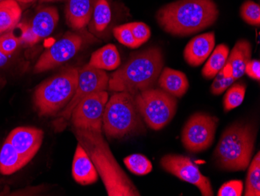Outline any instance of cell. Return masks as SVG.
Wrapping results in <instances>:
<instances>
[{
	"instance_id": "obj_28",
	"label": "cell",
	"mask_w": 260,
	"mask_h": 196,
	"mask_svg": "<svg viewBox=\"0 0 260 196\" xmlns=\"http://www.w3.org/2000/svg\"><path fill=\"white\" fill-rule=\"evenodd\" d=\"M240 14L247 24L257 27L260 25V7L252 0H247L242 4Z\"/></svg>"
},
{
	"instance_id": "obj_34",
	"label": "cell",
	"mask_w": 260,
	"mask_h": 196,
	"mask_svg": "<svg viewBox=\"0 0 260 196\" xmlns=\"http://www.w3.org/2000/svg\"><path fill=\"white\" fill-rule=\"evenodd\" d=\"M245 74L251 78L259 81L260 80V62L258 60H252L246 64Z\"/></svg>"
},
{
	"instance_id": "obj_24",
	"label": "cell",
	"mask_w": 260,
	"mask_h": 196,
	"mask_svg": "<svg viewBox=\"0 0 260 196\" xmlns=\"http://www.w3.org/2000/svg\"><path fill=\"white\" fill-rule=\"evenodd\" d=\"M112 20L110 6L106 0H98L93 7L90 20V29L93 33L99 34L105 32Z\"/></svg>"
},
{
	"instance_id": "obj_12",
	"label": "cell",
	"mask_w": 260,
	"mask_h": 196,
	"mask_svg": "<svg viewBox=\"0 0 260 196\" xmlns=\"http://www.w3.org/2000/svg\"><path fill=\"white\" fill-rule=\"evenodd\" d=\"M82 45L81 36L77 34L67 33L41 55L34 71L39 74L62 65L75 57Z\"/></svg>"
},
{
	"instance_id": "obj_35",
	"label": "cell",
	"mask_w": 260,
	"mask_h": 196,
	"mask_svg": "<svg viewBox=\"0 0 260 196\" xmlns=\"http://www.w3.org/2000/svg\"><path fill=\"white\" fill-rule=\"evenodd\" d=\"M20 29H21V36H20V40L21 43H25L27 45H33L37 43L38 40L34 36L33 32H31L30 25L27 24H20Z\"/></svg>"
},
{
	"instance_id": "obj_21",
	"label": "cell",
	"mask_w": 260,
	"mask_h": 196,
	"mask_svg": "<svg viewBox=\"0 0 260 196\" xmlns=\"http://www.w3.org/2000/svg\"><path fill=\"white\" fill-rule=\"evenodd\" d=\"M29 162L14 149L8 140H6L0 151V173L2 175H13Z\"/></svg>"
},
{
	"instance_id": "obj_27",
	"label": "cell",
	"mask_w": 260,
	"mask_h": 196,
	"mask_svg": "<svg viewBox=\"0 0 260 196\" xmlns=\"http://www.w3.org/2000/svg\"><path fill=\"white\" fill-rule=\"evenodd\" d=\"M124 163L130 172L138 176L148 175L153 170L151 162L144 155H130L124 159Z\"/></svg>"
},
{
	"instance_id": "obj_31",
	"label": "cell",
	"mask_w": 260,
	"mask_h": 196,
	"mask_svg": "<svg viewBox=\"0 0 260 196\" xmlns=\"http://www.w3.org/2000/svg\"><path fill=\"white\" fill-rule=\"evenodd\" d=\"M20 44V38L16 36L13 32H8L4 34V36H0V50L9 57L15 52Z\"/></svg>"
},
{
	"instance_id": "obj_19",
	"label": "cell",
	"mask_w": 260,
	"mask_h": 196,
	"mask_svg": "<svg viewBox=\"0 0 260 196\" xmlns=\"http://www.w3.org/2000/svg\"><path fill=\"white\" fill-rule=\"evenodd\" d=\"M252 45L249 41L241 39L235 43V46L229 52L226 64L231 67L232 76L235 80L245 74L246 64L252 58Z\"/></svg>"
},
{
	"instance_id": "obj_16",
	"label": "cell",
	"mask_w": 260,
	"mask_h": 196,
	"mask_svg": "<svg viewBox=\"0 0 260 196\" xmlns=\"http://www.w3.org/2000/svg\"><path fill=\"white\" fill-rule=\"evenodd\" d=\"M93 9L91 0H68L66 8L67 24L74 30L84 29L91 20Z\"/></svg>"
},
{
	"instance_id": "obj_9",
	"label": "cell",
	"mask_w": 260,
	"mask_h": 196,
	"mask_svg": "<svg viewBox=\"0 0 260 196\" xmlns=\"http://www.w3.org/2000/svg\"><path fill=\"white\" fill-rule=\"evenodd\" d=\"M160 163L161 167L171 175L197 186L202 195H214L210 179L203 175L198 166L188 156L165 155L160 159Z\"/></svg>"
},
{
	"instance_id": "obj_3",
	"label": "cell",
	"mask_w": 260,
	"mask_h": 196,
	"mask_svg": "<svg viewBox=\"0 0 260 196\" xmlns=\"http://www.w3.org/2000/svg\"><path fill=\"white\" fill-rule=\"evenodd\" d=\"M163 52L156 46L136 52L109 77V89L137 94L152 89L164 68Z\"/></svg>"
},
{
	"instance_id": "obj_2",
	"label": "cell",
	"mask_w": 260,
	"mask_h": 196,
	"mask_svg": "<svg viewBox=\"0 0 260 196\" xmlns=\"http://www.w3.org/2000/svg\"><path fill=\"white\" fill-rule=\"evenodd\" d=\"M75 134L95 166L108 195H140L137 187L114 157L102 131L76 128Z\"/></svg>"
},
{
	"instance_id": "obj_1",
	"label": "cell",
	"mask_w": 260,
	"mask_h": 196,
	"mask_svg": "<svg viewBox=\"0 0 260 196\" xmlns=\"http://www.w3.org/2000/svg\"><path fill=\"white\" fill-rule=\"evenodd\" d=\"M218 17L214 0H177L160 7L156 20L165 32L185 37L213 25Z\"/></svg>"
},
{
	"instance_id": "obj_39",
	"label": "cell",
	"mask_w": 260,
	"mask_h": 196,
	"mask_svg": "<svg viewBox=\"0 0 260 196\" xmlns=\"http://www.w3.org/2000/svg\"><path fill=\"white\" fill-rule=\"evenodd\" d=\"M2 1H4V0H0V3L2 2Z\"/></svg>"
},
{
	"instance_id": "obj_26",
	"label": "cell",
	"mask_w": 260,
	"mask_h": 196,
	"mask_svg": "<svg viewBox=\"0 0 260 196\" xmlns=\"http://www.w3.org/2000/svg\"><path fill=\"white\" fill-rule=\"evenodd\" d=\"M226 91L223 101V110L229 112L242 105L245 99L246 86L242 83H236L232 84Z\"/></svg>"
},
{
	"instance_id": "obj_23",
	"label": "cell",
	"mask_w": 260,
	"mask_h": 196,
	"mask_svg": "<svg viewBox=\"0 0 260 196\" xmlns=\"http://www.w3.org/2000/svg\"><path fill=\"white\" fill-rule=\"evenodd\" d=\"M22 10L16 0H4L0 3V34L18 24Z\"/></svg>"
},
{
	"instance_id": "obj_32",
	"label": "cell",
	"mask_w": 260,
	"mask_h": 196,
	"mask_svg": "<svg viewBox=\"0 0 260 196\" xmlns=\"http://www.w3.org/2000/svg\"><path fill=\"white\" fill-rule=\"evenodd\" d=\"M130 30L132 32L134 39L140 45H143L149 40L151 36L150 27L143 22H134L128 24Z\"/></svg>"
},
{
	"instance_id": "obj_14",
	"label": "cell",
	"mask_w": 260,
	"mask_h": 196,
	"mask_svg": "<svg viewBox=\"0 0 260 196\" xmlns=\"http://www.w3.org/2000/svg\"><path fill=\"white\" fill-rule=\"evenodd\" d=\"M215 46V33L207 32L196 36L184 49V59L191 67L202 65L210 57Z\"/></svg>"
},
{
	"instance_id": "obj_20",
	"label": "cell",
	"mask_w": 260,
	"mask_h": 196,
	"mask_svg": "<svg viewBox=\"0 0 260 196\" xmlns=\"http://www.w3.org/2000/svg\"><path fill=\"white\" fill-rule=\"evenodd\" d=\"M88 64L103 71H113L120 66V55L115 45L109 44L93 52Z\"/></svg>"
},
{
	"instance_id": "obj_4",
	"label": "cell",
	"mask_w": 260,
	"mask_h": 196,
	"mask_svg": "<svg viewBox=\"0 0 260 196\" xmlns=\"http://www.w3.org/2000/svg\"><path fill=\"white\" fill-rule=\"evenodd\" d=\"M257 130L255 126L236 122L222 133L214 149V164L223 171H244L252 159Z\"/></svg>"
},
{
	"instance_id": "obj_22",
	"label": "cell",
	"mask_w": 260,
	"mask_h": 196,
	"mask_svg": "<svg viewBox=\"0 0 260 196\" xmlns=\"http://www.w3.org/2000/svg\"><path fill=\"white\" fill-rule=\"evenodd\" d=\"M229 46L226 44H220L213 50L208 57L202 70V75L207 79L214 78L221 71L229 58Z\"/></svg>"
},
{
	"instance_id": "obj_8",
	"label": "cell",
	"mask_w": 260,
	"mask_h": 196,
	"mask_svg": "<svg viewBox=\"0 0 260 196\" xmlns=\"http://www.w3.org/2000/svg\"><path fill=\"white\" fill-rule=\"evenodd\" d=\"M219 119L205 113H196L184 125L181 141L187 151L200 153L213 145Z\"/></svg>"
},
{
	"instance_id": "obj_33",
	"label": "cell",
	"mask_w": 260,
	"mask_h": 196,
	"mask_svg": "<svg viewBox=\"0 0 260 196\" xmlns=\"http://www.w3.org/2000/svg\"><path fill=\"white\" fill-rule=\"evenodd\" d=\"M243 182L240 180H232L223 184L218 192V196H241L243 193Z\"/></svg>"
},
{
	"instance_id": "obj_37",
	"label": "cell",
	"mask_w": 260,
	"mask_h": 196,
	"mask_svg": "<svg viewBox=\"0 0 260 196\" xmlns=\"http://www.w3.org/2000/svg\"><path fill=\"white\" fill-rule=\"evenodd\" d=\"M17 2L23 3V4H28L33 2L34 0H16Z\"/></svg>"
},
{
	"instance_id": "obj_30",
	"label": "cell",
	"mask_w": 260,
	"mask_h": 196,
	"mask_svg": "<svg viewBox=\"0 0 260 196\" xmlns=\"http://www.w3.org/2000/svg\"><path fill=\"white\" fill-rule=\"evenodd\" d=\"M214 78V82L212 83L210 87V92L214 96H219L223 93L235 81L232 75L226 76L223 74V70L218 72Z\"/></svg>"
},
{
	"instance_id": "obj_7",
	"label": "cell",
	"mask_w": 260,
	"mask_h": 196,
	"mask_svg": "<svg viewBox=\"0 0 260 196\" xmlns=\"http://www.w3.org/2000/svg\"><path fill=\"white\" fill-rule=\"evenodd\" d=\"M137 109L149 128L159 131L173 120L178 101L161 89H149L135 96Z\"/></svg>"
},
{
	"instance_id": "obj_25",
	"label": "cell",
	"mask_w": 260,
	"mask_h": 196,
	"mask_svg": "<svg viewBox=\"0 0 260 196\" xmlns=\"http://www.w3.org/2000/svg\"><path fill=\"white\" fill-rule=\"evenodd\" d=\"M245 180V196L260 195V153L258 152L249 163Z\"/></svg>"
},
{
	"instance_id": "obj_15",
	"label": "cell",
	"mask_w": 260,
	"mask_h": 196,
	"mask_svg": "<svg viewBox=\"0 0 260 196\" xmlns=\"http://www.w3.org/2000/svg\"><path fill=\"white\" fill-rule=\"evenodd\" d=\"M72 174L74 179L81 185H89L97 182L99 173L84 147L78 143L74 160Z\"/></svg>"
},
{
	"instance_id": "obj_38",
	"label": "cell",
	"mask_w": 260,
	"mask_h": 196,
	"mask_svg": "<svg viewBox=\"0 0 260 196\" xmlns=\"http://www.w3.org/2000/svg\"><path fill=\"white\" fill-rule=\"evenodd\" d=\"M56 1H62V0H40L41 3L56 2Z\"/></svg>"
},
{
	"instance_id": "obj_13",
	"label": "cell",
	"mask_w": 260,
	"mask_h": 196,
	"mask_svg": "<svg viewBox=\"0 0 260 196\" xmlns=\"http://www.w3.org/2000/svg\"><path fill=\"white\" fill-rule=\"evenodd\" d=\"M43 137L42 130L29 127H19L10 133L7 140L23 157L30 161L40 149Z\"/></svg>"
},
{
	"instance_id": "obj_17",
	"label": "cell",
	"mask_w": 260,
	"mask_h": 196,
	"mask_svg": "<svg viewBox=\"0 0 260 196\" xmlns=\"http://www.w3.org/2000/svg\"><path fill=\"white\" fill-rule=\"evenodd\" d=\"M157 82L162 90L175 98L182 97L189 87L187 76L183 72L169 67L163 68Z\"/></svg>"
},
{
	"instance_id": "obj_5",
	"label": "cell",
	"mask_w": 260,
	"mask_h": 196,
	"mask_svg": "<svg viewBox=\"0 0 260 196\" xmlns=\"http://www.w3.org/2000/svg\"><path fill=\"white\" fill-rule=\"evenodd\" d=\"M136 94L117 92L105 105L102 128L111 138H122L144 131V126L137 109Z\"/></svg>"
},
{
	"instance_id": "obj_29",
	"label": "cell",
	"mask_w": 260,
	"mask_h": 196,
	"mask_svg": "<svg viewBox=\"0 0 260 196\" xmlns=\"http://www.w3.org/2000/svg\"><path fill=\"white\" fill-rule=\"evenodd\" d=\"M113 33L118 42L125 45L127 47L131 48V49L140 47V44L134 39L128 24L115 27Z\"/></svg>"
},
{
	"instance_id": "obj_11",
	"label": "cell",
	"mask_w": 260,
	"mask_h": 196,
	"mask_svg": "<svg viewBox=\"0 0 260 196\" xmlns=\"http://www.w3.org/2000/svg\"><path fill=\"white\" fill-rule=\"evenodd\" d=\"M109 77L103 70L89 65L78 69V85L74 97L57 116L64 121L71 118L73 110L88 95L109 89Z\"/></svg>"
},
{
	"instance_id": "obj_6",
	"label": "cell",
	"mask_w": 260,
	"mask_h": 196,
	"mask_svg": "<svg viewBox=\"0 0 260 196\" xmlns=\"http://www.w3.org/2000/svg\"><path fill=\"white\" fill-rule=\"evenodd\" d=\"M78 85V68L69 67L44 80L35 91L34 102L40 116H52L66 107Z\"/></svg>"
},
{
	"instance_id": "obj_18",
	"label": "cell",
	"mask_w": 260,
	"mask_h": 196,
	"mask_svg": "<svg viewBox=\"0 0 260 196\" xmlns=\"http://www.w3.org/2000/svg\"><path fill=\"white\" fill-rule=\"evenodd\" d=\"M59 16L53 7L42 9L34 17L30 27L38 42L49 37L58 24Z\"/></svg>"
},
{
	"instance_id": "obj_10",
	"label": "cell",
	"mask_w": 260,
	"mask_h": 196,
	"mask_svg": "<svg viewBox=\"0 0 260 196\" xmlns=\"http://www.w3.org/2000/svg\"><path fill=\"white\" fill-rule=\"evenodd\" d=\"M108 100L109 94L106 91L94 92L82 99L71 115L75 128L102 131L104 111Z\"/></svg>"
},
{
	"instance_id": "obj_36",
	"label": "cell",
	"mask_w": 260,
	"mask_h": 196,
	"mask_svg": "<svg viewBox=\"0 0 260 196\" xmlns=\"http://www.w3.org/2000/svg\"><path fill=\"white\" fill-rule=\"evenodd\" d=\"M9 55H5L2 51L0 50V67H4L8 63Z\"/></svg>"
}]
</instances>
